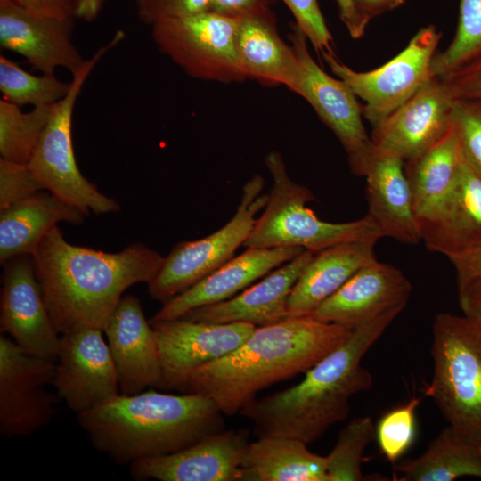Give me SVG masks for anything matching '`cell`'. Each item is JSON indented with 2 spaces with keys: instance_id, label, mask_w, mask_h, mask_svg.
Here are the masks:
<instances>
[{
  "instance_id": "1",
  "label": "cell",
  "mask_w": 481,
  "mask_h": 481,
  "mask_svg": "<svg viewBox=\"0 0 481 481\" xmlns=\"http://www.w3.org/2000/svg\"><path fill=\"white\" fill-rule=\"evenodd\" d=\"M31 257L59 334L83 327L103 330L125 290L149 285L165 258L139 242L117 253L72 245L57 225Z\"/></svg>"
},
{
  "instance_id": "2",
  "label": "cell",
  "mask_w": 481,
  "mask_h": 481,
  "mask_svg": "<svg viewBox=\"0 0 481 481\" xmlns=\"http://www.w3.org/2000/svg\"><path fill=\"white\" fill-rule=\"evenodd\" d=\"M352 331L310 314L257 326L233 352L193 370L179 391L204 395L232 416L255 401L259 391L306 373Z\"/></svg>"
},
{
  "instance_id": "3",
  "label": "cell",
  "mask_w": 481,
  "mask_h": 481,
  "mask_svg": "<svg viewBox=\"0 0 481 481\" xmlns=\"http://www.w3.org/2000/svg\"><path fill=\"white\" fill-rule=\"evenodd\" d=\"M398 314H389L355 328L349 338L310 368L304 379L256 399L240 414L258 437L286 436L309 444L347 418L353 395L371 388V373L361 362Z\"/></svg>"
},
{
  "instance_id": "4",
  "label": "cell",
  "mask_w": 481,
  "mask_h": 481,
  "mask_svg": "<svg viewBox=\"0 0 481 481\" xmlns=\"http://www.w3.org/2000/svg\"><path fill=\"white\" fill-rule=\"evenodd\" d=\"M223 412L198 393H118L77 414L98 452L117 464L170 454L225 430Z\"/></svg>"
},
{
  "instance_id": "5",
  "label": "cell",
  "mask_w": 481,
  "mask_h": 481,
  "mask_svg": "<svg viewBox=\"0 0 481 481\" xmlns=\"http://www.w3.org/2000/svg\"><path fill=\"white\" fill-rule=\"evenodd\" d=\"M433 375L424 387L453 432L481 443V323L462 314H437L432 325Z\"/></svg>"
},
{
  "instance_id": "6",
  "label": "cell",
  "mask_w": 481,
  "mask_h": 481,
  "mask_svg": "<svg viewBox=\"0 0 481 481\" xmlns=\"http://www.w3.org/2000/svg\"><path fill=\"white\" fill-rule=\"evenodd\" d=\"M273 185L262 215L256 219L245 241L246 248L299 247L316 253L337 243L377 236L375 224L365 215L347 223H330L317 217L306 203L314 200L312 192L293 181L282 156L270 151L265 159Z\"/></svg>"
},
{
  "instance_id": "7",
  "label": "cell",
  "mask_w": 481,
  "mask_h": 481,
  "mask_svg": "<svg viewBox=\"0 0 481 481\" xmlns=\"http://www.w3.org/2000/svg\"><path fill=\"white\" fill-rule=\"evenodd\" d=\"M125 37L118 30L94 54L71 73V86L67 95L53 104L48 123L28 163L44 188L73 205L85 215L107 214L119 210V204L89 182L80 172L72 143L74 107L83 86L100 60Z\"/></svg>"
},
{
  "instance_id": "8",
  "label": "cell",
  "mask_w": 481,
  "mask_h": 481,
  "mask_svg": "<svg viewBox=\"0 0 481 481\" xmlns=\"http://www.w3.org/2000/svg\"><path fill=\"white\" fill-rule=\"evenodd\" d=\"M238 22L207 11L157 22L151 26V37L159 50L188 76L239 83L247 77L236 49Z\"/></svg>"
},
{
  "instance_id": "9",
  "label": "cell",
  "mask_w": 481,
  "mask_h": 481,
  "mask_svg": "<svg viewBox=\"0 0 481 481\" xmlns=\"http://www.w3.org/2000/svg\"><path fill=\"white\" fill-rule=\"evenodd\" d=\"M263 187L264 179L254 175L244 184L237 210L226 224L202 239L179 242L149 284L151 298L164 303L232 258L249 238L256 214L265 206L268 195H261Z\"/></svg>"
},
{
  "instance_id": "10",
  "label": "cell",
  "mask_w": 481,
  "mask_h": 481,
  "mask_svg": "<svg viewBox=\"0 0 481 481\" xmlns=\"http://www.w3.org/2000/svg\"><path fill=\"white\" fill-rule=\"evenodd\" d=\"M441 37L436 26H425L394 58L363 72L345 65L334 53L322 56L331 72L365 102L363 116L375 126L435 77L431 66Z\"/></svg>"
},
{
  "instance_id": "11",
  "label": "cell",
  "mask_w": 481,
  "mask_h": 481,
  "mask_svg": "<svg viewBox=\"0 0 481 481\" xmlns=\"http://www.w3.org/2000/svg\"><path fill=\"white\" fill-rule=\"evenodd\" d=\"M299 62L289 90L303 97L342 144L351 172L365 176L375 148L363 123V106L348 86L327 74L312 58L307 38L295 24L289 34Z\"/></svg>"
},
{
  "instance_id": "12",
  "label": "cell",
  "mask_w": 481,
  "mask_h": 481,
  "mask_svg": "<svg viewBox=\"0 0 481 481\" xmlns=\"http://www.w3.org/2000/svg\"><path fill=\"white\" fill-rule=\"evenodd\" d=\"M56 362L28 353L0 336V432L6 437L32 435L55 413Z\"/></svg>"
},
{
  "instance_id": "13",
  "label": "cell",
  "mask_w": 481,
  "mask_h": 481,
  "mask_svg": "<svg viewBox=\"0 0 481 481\" xmlns=\"http://www.w3.org/2000/svg\"><path fill=\"white\" fill-rule=\"evenodd\" d=\"M102 332L83 327L60 337L53 387L77 414L119 393L115 364Z\"/></svg>"
},
{
  "instance_id": "14",
  "label": "cell",
  "mask_w": 481,
  "mask_h": 481,
  "mask_svg": "<svg viewBox=\"0 0 481 481\" xmlns=\"http://www.w3.org/2000/svg\"><path fill=\"white\" fill-rule=\"evenodd\" d=\"M151 326L162 370L159 387L176 390L193 370L233 352L256 328L246 322L216 323L184 318Z\"/></svg>"
},
{
  "instance_id": "15",
  "label": "cell",
  "mask_w": 481,
  "mask_h": 481,
  "mask_svg": "<svg viewBox=\"0 0 481 481\" xmlns=\"http://www.w3.org/2000/svg\"><path fill=\"white\" fill-rule=\"evenodd\" d=\"M0 330L22 349L57 360L60 337L51 319L31 255L16 256L4 265Z\"/></svg>"
},
{
  "instance_id": "16",
  "label": "cell",
  "mask_w": 481,
  "mask_h": 481,
  "mask_svg": "<svg viewBox=\"0 0 481 481\" xmlns=\"http://www.w3.org/2000/svg\"><path fill=\"white\" fill-rule=\"evenodd\" d=\"M455 99L442 77L435 76L384 120L373 126L375 149L404 162L419 155L448 130Z\"/></svg>"
},
{
  "instance_id": "17",
  "label": "cell",
  "mask_w": 481,
  "mask_h": 481,
  "mask_svg": "<svg viewBox=\"0 0 481 481\" xmlns=\"http://www.w3.org/2000/svg\"><path fill=\"white\" fill-rule=\"evenodd\" d=\"M412 284L404 273L377 259L356 272L310 314L314 318L354 330L406 306Z\"/></svg>"
},
{
  "instance_id": "18",
  "label": "cell",
  "mask_w": 481,
  "mask_h": 481,
  "mask_svg": "<svg viewBox=\"0 0 481 481\" xmlns=\"http://www.w3.org/2000/svg\"><path fill=\"white\" fill-rule=\"evenodd\" d=\"M249 443L246 429L208 435L178 452L130 464L136 480L242 481L241 461Z\"/></svg>"
},
{
  "instance_id": "19",
  "label": "cell",
  "mask_w": 481,
  "mask_h": 481,
  "mask_svg": "<svg viewBox=\"0 0 481 481\" xmlns=\"http://www.w3.org/2000/svg\"><path fill=\"white\" fill-rule=\"evenodd\" d=\"M72 20L34 13L12 0H0V45L42 74L63 68L73 73L85 61L72 39Z\"/></svg>"
},
{
  "instance_id": "20",
  "label": "cell",
  "mask_w": 481,
  "mask_h": 481,
  "mask_svg": "<svg viewBox=\"0 0 481 481\" xmlns=\"http://www.w3.org/2000/svg\"><path fill=\"white\" fill-rule=\"evenodd\" d=\"M103 332L115 364L119 393L134 395L158 387L162 370L153 328L141 302L124 295Z\"/></svg>"
},
{
  "instance_id": "21",
  "label": "cell",
  "mask_w": 481,
  "mask_h": 481,
  "mask_svg": "<svg viewBox=\"0 0 481 481\" xmlns=\"http://www.w3.org/2000/svg\"><path fill=\"white\" fill-rule=\"evenodd\" d=\"M304 250L299 247L247 248L238 257L164 302L150 323L178 319L194 308L229 299Z\"/></svg>"
},
{
  "instance_id": "22",
  "label": "cell",
  "mask_w": 481,
  "mask_h": 481,
  "mask_svg": "<svg viewBox=\"0 0 481 481\" xmlns=\"http://www.w3.org/2000/svg\"><path fill=\"white\" fill-rule=\"evenodd\" d=\"M314 254L306 249L232 298L194 308L180 318L216 323L246 322L256 327L281 321L289 316V294Z\"/></svg>"
},
{
  "instance_id": "23",
  "label": "cell",
  "mask_w": 481,
  "mask_h": 481,
  "mask_svg": "<svg viewBox=\"0 0 481 481\" xmlns=\"http://www.w3.org/2000/svg\"><path fill=\"white\" fill-rule=\"evenodd\" d=\"M368 211L382 237L405 244L421 241L404 161L375 149L365 174Z\"/></svg>"
},
{
  "instance_id": "24",
  "label": "cell",
  "mask_w": 481,
  "mask_h": 481,
  "mask_svg": "<svg viewBox=\"0 0 481 481\" xmlns=\"http://www.w3.org/2000/svg\"><path fill=\"white\" fill-rule=\"evenodd\" d=\"M462 162L460 135L453 120L437 142L404 162L420 235L450 198L460 178Z\"/></svg>"
},
{
  "instance_id": "25",
  "label": "cell",
  "mask_w": 481,
  "mask_h": 481,
  "mask_svg": "<svg viewBox=\"0 0 481 481\" xmlns=\"http://www.w3.org/2000/svg\"><path fill=\"white\" fill-rule=\"evenodd\" d=\"M379 239H355L314 253L289 294V316L310 314L362 267L377 259L374 247Z\"/></svg>"
},
{
  "instance_id": "26",
  "label": "cell",
  "mask_w": 481,
  "mask_h": 481,
  "mask_svg": "<svg viewBox=\"0 0 481 481\" xmlns=\"http://www.w3.org/2000/svg\"><path fill=\"white\" fill-rule=\"evenodd\" d=\"M426 248L449 259L481 247V175L464 159L461 175L436 220L421 232Z\"/></svg>"
},
{
  "instance_id": "27",
  "label": "cell",
  "mask_w": 481,
  "mask_h": 481,
  "mask_svg": "<svg viewBox=\"0 0 481 481\" xmlns=\"http://www.w3.org/2000/svg\"><path fill=\"white\" fill-rule=\"evenodd\" d=\"M236 49L247 78L290 89L298 76V59L293 47L281 38L270 9L239 19Z\"/></svg>"
},
{
  "instance_id": "28",
  "label": "cell",
  "mask_w": 481,
  "mask_h": 481,
  "mask_svg": "<svg viewBox=\"0 0 481 481\" xmlns=\"http://www.w3.org/2000/svg\"><path fill=\"white\" fill-rule=\"evenodd\" d=\"M85 215L49 191L41 190L0 210V262L31 255L59 223L81 224Z\"/></svg>"
},
{
  "instance_id": "29",
  "label": "cell",
  "mask_w": 481,
  "mask_h": 481,
  "mask_svg": "<svg viewBox=\"0 0 481 481\" xmlns=\"http://www.w3.org/2000/svg\"><path fill=\"white\" fill-rule=\"evenodd\" d=\"M244 481H329L326 456L286 436L258 437L249 442L241 461Z\"/></svg>"
},
{
  "instance_id": "30",
  "label": "cell",
  "mask_w": 481,
  "mask_h": 481,
  "mask_svg": "<svg viewBox=\"0 0 481 481\" xmlns=\"http://www.w3.org/2000/svg\"><path fill=\"white\" fill-rule=\"evenodd\" d=\"M395 474H399V481L481 479V452L477 444L461 439L448 425L420 456L397 464Z\"/></svg>"
},
{
  "instance_id": "31",
  "label": "cell",
  "mask_w": 481,
  "mask_h": 481,
  "mask_svg": "<svg viewBox=\"0 0 481 481\" xmlns=\"http://www.w3.org/2000/svg\"><path fill=\"white\" fill-rule=\"evenodd\" d=\"M53 105L33 107L23 112L20 106L0 100V155L12 162L28 164L45 130Z\"/></svg>"
},
{
  "instance_id": "32",
  "label": "cell",
  "mask_w": 481,
  "mask_h": 481,
  "mask_svg": "<svg viewBox=\"0 0 481 481\" xmlns=\"http://www.w3.org/2000/svg\"><path fill=\"white\" fill-rule=\"evenodd\" d=\"M71 81L55 75H33L4 55L0 56V92L2 99L20 107L53 105L69 93Z\"/></svg>"
},
{
  "instance_id": "33",
  "label": "cell",
  "mask_w": 481,
  "mask_h": 481,
  "mask_svg": "<svg viewBox=\"0 0 481 481\" xmlns=\"http://www.w3.org/2000/svg\"><path fill=\"white\" fill-rule=\"evenodd\" d=\"M375 438V427L370 416L355 418L338 433L337 442L326 456L329 481H363V452Z\"/></svg>"
},
{
  "instance_id": "34",
  "label": "cell",
  "mask_w": 481,
  "mask_h": 481,
  "mask_svg": "<svg viewBox=\"0 0 481 481\" xmlns=\"http://www.w3.org/2000/svg\"><path fill=\"white\" fill-rule=\"evenodd\" d=\"M481 57V0H460L459 18L454 37L432 61L434 76L448 73Z\"/></svg>"
},
{
  "instance_id": "35",
  "label": "cell",
  "mask_w": 481,
  "mask_h": 481,
  "mask_svg": "<svg viewBox=\"0 0 481 481\" xmlns=\"http://www.w3.org/2000/svg\"><path fill=\"white\" fill-rule=\"evenodd\" d=\"M420 398L413 397L407 403L387 412L375 428V438L386 459L395 465L411 447L416 433L415 412Z\"/></svg>"
},
{
  "instance_id": "36",
  "label": "cell",
  "mask_w": 481,
  "mask_h": 481,
  "mask_svg": "<svg viewBox=\"0 0 481 481\" xmlns=\"http://www.w3.org/2000/svg\"><path fill=\"white\" fill-rule=\"evenodd\" d=\"M453 121L464 159L481 175V100L455 99Z\"/></svg>"
},
{
  "instance_id": "37",
  "label": "cell",
  "mask_w": 481,
  "mask_h": 481,
  "mask_svg": "<svg viewBox=\"0 0 481 481\" xmlns=\"http://www.w3.org/2000/svg\"><path fill=\"white\" fill-rule=\"evenodd\" d=\"M292 12L296 25L317 53H334L333 37L317 0H281Z\"/></svg>"
},
{
  "instance_id": "38",
  "label": "cell",
  "mask_w": 481,
  "mask_h": 481,
  "mask_svg": "<svg viewBox=\"0 0 481 481\" xmlns=\"http://www.w3.org/2000/svg\"><path fill=\"white\" fill-rule=\"evenodd\" d=\"M45 190L28 164L0 159V210Z\"/></svg>"
},
{
  "instance_id": "39",
  "label": "cell",
  "mask_w": 481,
  "mask_h": 481,
  "mask_svg": "<svg viewBox=\"0 0 481 481\" xmlns=\"http://www.w3.org/2000/svg\"><path fill=\"white\" fill-rule=\"evenodd\" d=\"M210 0H134L138 19L146 25L181 18L209 9Z\"/></svg>"
},
{
  "instance_id": "40",
  "label": "cell",
  "mask_w": 481,
  "mask_h": 481,
  "mask_svg": "<svg viewBox=\"0 0 481 481\" xmlns=\"http://www.w3.org/2000/svg\"><path fill=\"white\" fill-rule=\"evenodd\" d=\"M440 77L453 99L481 100V57Z\"/></svg>"
},
{
  "instance_id": "41",
  "label": "cell",
  "mask_w": 481,
  "mask_h": 481,
  "mask_svg": "<svg viewBox=\"0 0 481 481\" xmlns=\"http://www.w3.org/2000/svg\"><path fill=\"white\" fill-rule=\"evenodd\" d=\"M458 298L463 314L481 323V273L458 284Z\"/></svg>"
},
{
  "instance_id": "42",
  "label": "cell",
  "mask_w": 481,
  "mask_h": 481,
  "mask_svg": "<svg viewBox=\"0 0 481 481\" xmlns=\"http://www.w3.org/2000/svg\"><path fill=\"white\" fill-rule=\"evenodd\" d=\"M271 0H210L208 11L240 19L270 9Z\"/></svg>"
},
{
  "instance_id": "43",
  "label": "cell",
  "mask_w": 481,
  "mask_h": 481,
  "mask_svg": "<svg viewBox=\"0 0 481 481\" xmlns=\"http://www.w3.org/2000/svg\"><path fill=\"white\" fill-rule=\"evenodd\" d=\"M38 15L74 19L71 0H12Z\"/></svg>"
},
{
  "instance_id": "44",
  "label": "cell",
  "mask_w": 481,
  "mask_h": 481,
  "mask_svg": "<svg viewBox=\"0 0 481 481\" xmlns=\"http://www.w3.org/2000/svg\"><path fill=\"white\" fill-rule=\"evenodd\" d=\"M336 1L338 7L339 17L349 35L355 39L362 37L364 35L367 24L358 14L355 0Z\"/></svg>"
},
{
  "instance_id": "45",
  "label": "cell",
  "mask_w": 481,
  "mask_h": 481,
  "mask_svg": "<svg viewBox=\"0 0 481 481\" xmlns=\"http://www.w3.org/2000/svg\"><path fill=\"white\" fill-rule=\"evenodd\" d=\"M455 273L457 284L481 273V247L463 256L450 259Z\"/></svg>"
},
{
  "instance_id": "46",
  "label": "cell",
  "mask_w": 481,
  "mask_h": 481,
  "mask_svg": "<svg viewBox=\"0 0 481 481\" xmlns=\"http://www.w3.org/2000/svg\"><path fill=\"white\" fill-rule=\"evenodd\" d=\"M405 0H355V7L362 20L368 25L373 18L393 11Z\"/></svg>"
},
{
  "instance_id": "47",
  "label": "cell",
  "mask_w": 481,
  "mask_h": 481,
  "mask_svg": "<svg viewBox=\"0 0 481 481\" xmlns=\"http://www.w3.org/2000/svg\"><path fill=\"white\" fill-rule=\"evenodd\" d=\"M107 0H71L74 19L90 22L97 19Z\"/></svg>"
},
{
  "instance_id": "48",
  "label": "cell",
  "mask_w": 481,
  "mask_h": 481,
  "mask_svg": "<svg viewBox=\"0 0 481 481\" xmlns=\"http://www.w3.org/2000/svg\"><path fill=\"white\" fill-rule=\"evenodd\" d=\"M478 449H479V451L481 452V443L478 444Z\"/></svg>"
}]
</instances>
